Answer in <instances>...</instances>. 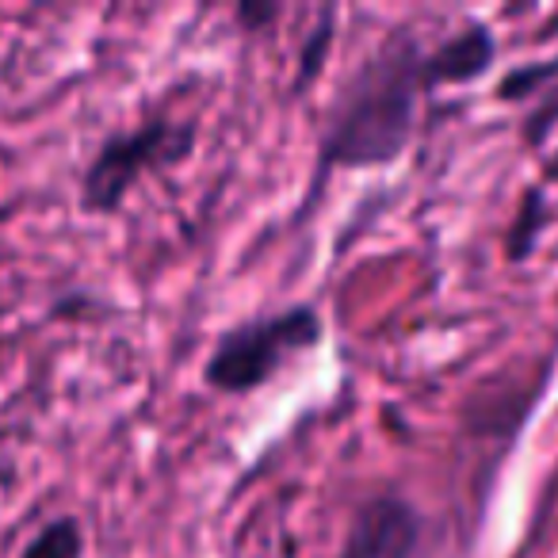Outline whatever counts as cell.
<instances>
[{"instance_id": "cell-1", "label": "cell", "mask_w": 558, "mask_h": 558, "mask_svg": "<svg viewBox=\"0 0 558 558\" xmlns=\"http://www.w3.org/2000/svg\"><path fill=\"white\" fill-rule=\"evenodd\" d=\"M421 88H425V54L405 39L383 47L344 85L322 138V161L344 169L395 161L410 142Z\"/></svg>"}, {"instance_id": "cell-2", "label": "cell", "mask_w": 558, "mask_h": 558, "mask_svg": "<svg viewBox=\"0 0 558 558\" xmlns=\"http://www.w3.org/2000/svg\"><path fill=\"white\" fill-rule=\"evenodd\" d=\"M322 341V318L311 306L271 314V318L238 326L215 344L207 360V383L226 395H245V390L268 383L283 360L311 349Z\"/></svg>"}, {"instance_id": "cell-3", "label": "cell", "mask_w": 558, "mask_h": 558, "mask_svg": "<svg viewBox=\"0 0 558 558\" xmlns=\"http://www.w3.org/2000/svg\"><path fill=\"white\" fill-rule=\"evenodd\" d=\"M187 146H192V126L169 123V119H154V123H142L134 131L111 134L81 177V207L108 215L126 199V192L138 184L142 172L165 161H180Z\"/></svg>"}, {"instance_id": "cell-4", "label": "cell", "mask_w": 558, "mask_h": 558, "mask_svg": "<svg viewBox=\"0 0 558 558\" xmlns=\"http://www.w3.org/2000/svg\"><path fill=\"white\" fill-rule=\"evenodd\" d=\"M421 520L402 497H375L356 512L344 558H410Z\"/></svg>"}, {"instance_id": "cell-5", "label": "cell", "mask_w": 558, "mask_h": 558, "mask_svg": "<svg viewBox=\"0 0 558 558\" xmlns=\"http://www.w3.org/2000/svg\"><path fill=\"white\" fill-rule=\"evenodd\" d=\"M497 54V43L486 27H466L456 39H448L440 50L425 54V88L433 85H463L489 70Z\"/></svg>"}, {"instance_id": "cell-6", "label": "cell", "mask_w": 558, "mask_h": 558, "mask_svg": "<svg viewBox=\"0 0 558 558\" xmlns=\"http://www.w3.org/2000/svg\"><path fill=\"white\" fill-rule=\"evenodd\" d=\"M85 550V532L77 517H54L27 539L20 558H81Z\"/></svg>"}]
</instances>
